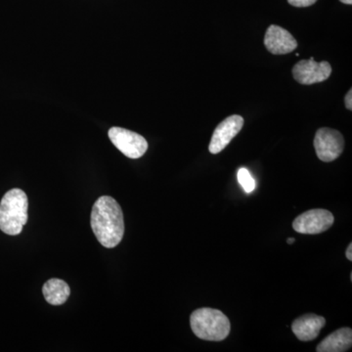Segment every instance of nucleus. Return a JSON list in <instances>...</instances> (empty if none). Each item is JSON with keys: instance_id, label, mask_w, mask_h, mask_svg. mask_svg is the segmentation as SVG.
Segmentation results:
<instances>
[{"instance_id": "7ed1b4c3", "label": "nucleus", "mask_w": 352, "mask_h": 352, "mask_svg": "<svg viewBox=\"0 0 352 352\" xmlns=\"http://www.w3.org/2000/svg\"><path fill=\"white\" fill-rule=\"evenodd\" d=\"M28 207L23 190H9L0 201V230L7 235H19L28 221Z\"/></svg>"}, {"instance_id": "1a4fd4ad", "label": "nucleus", "mask_w": 352, "mask_h": 352, "mask_svg": "<svg viewBox=\"0 0 352 352\" xmlns=\"http://www.w3.org/2000/svg\"><path fill=\"white\" fill-rule=\"evenodd\" d=\"M266 50L274 55L289 54L298 47L296 38L291 32L276 25H271L264 36Z\"/></svg>"}, {"instance_id": "9d476101", "label": "nucleus", "mask_w": 352, "mask_h": 352, "mask_svg": "<svg viewBox=\"0 0 352 352\" xmlns=\"http://www.w3.org/2000/svg\"><path fill=\"white\" fill-rule=\"evenodd\" d=\"M326 325V319L319 315L308 314L298 317L292 324V331L302 342H311L317 339L320 331Z\"/></svg>"}, {"instance_id": "9b49d317", "label": "nucleus", "mask_w": 352, "mask_h": 352, "mask_svg": "<svg viewBox=\"0 0 352 352\" xmlns=\"http://www.w3.org/2000/svg\"><path fill=\"white\" fill-rule=\"evenodd\" d=\"M352 330L342 328L330 333L316 347L317 352H346L351 349Z\"/></svg>"}, {"instance_id": "20e7f679", "label": "nucleus", "mask_w": 352, "mask_h": 352, "mask_svg": "<svg viewBox=\"0 0 352 352\" xmlns=\"http://www.w3.org/2000/svg\"><path fill=\"white\" fill-rule=\"evenodd\" d=\"M314 148L320 161L330 163L344 152V136L336 129L322 127L315 134Z\"/></svg>"}, {"instance_id": "6e6552de", "label": "nucleus", "mask_w": 352, "mask_h": 352, "mask_svg": "<svg viewBox=\"0 0 352 352\" xmlns=\"http://www.w3.org/2000/svg\"><path fill=\"white\" fill-rule=\"evenodd\" d=\"M244 126V119L239 115L226 118L214 129L208 150L212 154L223 151Z\"/></svg>"}, {"instance_id": "f3484780", "label": "nucleus", "mask_w": 352, "mask_h": 352, "mask_svg": "<svg viewBox=\"0 0 352 352\" xmlns=\"http://www.w3.org/2000/svg\"><path fill=\"white\" fill-rule=\"evenodd\" d=\"M340 1L344 4H349V6L352 4V0H340Z\"/></svg>"}, {"instance_id": "0eeeda50", "label": "nucleus", "mask_w": 352, "mask_h": 352, "mask_svg": "<svg viewBox=\"0 0 352 352\" xmlns=\"http://www.w3.org/2000/svg\"><path fill=\"white\" fill-rule=\"evenodd\" d=\"M332 74V66L329 62H315L314 58L302 60L293 68L294 78L300 85H310L328 80Z\"/></svg>"}, {"instance_id": "f8f14e48", "label": "nucleus", "mask_w": 352, "mask_h": 352, "mask_svg": "<svg viewBox=\"0 0 352 352\" xmlns=\"http://www.w3.org/2000/svg\"><path fill=\"white\" fill-rule=\"evenodd\" d=\"M43 293L44 298L50 305H61L68 300L71 289L63 280L54 278L43 285Z\"/></svg>"}, {"instance_id": "f03ea898", "label": "nucleus", "mask_w": 352, "mask_h": 352, "mask_svg": "<svg viewBox=\"0 0 352 352\" xmlns=\"http://www.w3.org/2000/svg\"><path fill=\"white\" fill-rule=\"evenodd\" d=\"M190 326L199 339L221 342L230 333V321L223 312L214 308H198L190 316Z\"/></svg>"}, {"instance_id": "423d86ee", "label": "nucleus", "mask_w": 352, "mask_h": 352, "mask_svg": "<svg viewBox=\"0 0 352 352\" xmlns=\"http://www.w3.org/2000/svg\"><path fill=\"white\" fill-rule=\"evenodd\" d=\"M335 217L332 212L323 208H314L298 215L293 222V228L300 234H320L332 227Z\"/></svg>"}, {"instance_id": "f257e3e1", "label": "nucleus", "mask_w": 352, "mask_h": 352, "mask_svg": "<svg viewBox=\"0 0 352 352\" xmlns=\"http://www.w3.org/2000/svg\"><path fill=\"white\" fill-rule=\"evenodd\" d=\"M90 224L95 237L103 247L112 249L122 242L124 234V214L112 197H100L95 201Z\"/></svg>"}, {"instance_id": "dca6fc26", "label": "nucleus", "mask_w": 352, "mask_h": 352, "mask_svg": "<svg viewBox=\"0 0 352 352\" xmlns=\"http://www.w3.org/2000/svg\"><path fill=\"white\" fill-rule=\"evenodd\" d=\"M346 256L349 261H352V244H349V247H347L346 252Z\"/></svg>"}, {"instance_id": "a211bd4d", "label": "nucleus", "mask_w": 352, "mask_h": 352, "mask_svg": "<svg viewBox=\"0 0 352 352\" xmlns=\"http://www.w3.org/2000/svg\"><path fill=\"white\" fill-rule=\"evenodd\" d=\"M296 242V240L294 239V238H289L288 240H287V243H288V244L291 245V244H294V243Z\"/></svg>"}, {"instance_id": "2eb2a0df", "label": "nucleus", "mask_w": 352, "mask_h": 352, "mask_svg": "<svg viewBox=\"0 0 352 352\" xmlns=\"http://www.w3.org/2000/svg\"><path fill=\"white\" fill-rule=\"evenodd\" d=\"M344 104H346V107L347 110H352V90H349L347 92L346 97H344Z\"/></svg>"}, {"instance_id": "ddd939ff", "label": "nucleus", "mask_w": 352, "mask_h": 352, "mask_svg": "<svg viewBox=\"0 0 352 352\" xmlns=\"http://www.w3.org/2000/svg\"><path fill=\"white\" fill-rule=\"evenodd\" d=\"M238 182L245 190V193H252L256 189V182L247 168H242L238 171Z\"/></svg>"}, {"instance_id": "4468645a", "label": "nucleus", "mask_w": 352, "mask_h": 352, "mask_svg": "<svg viewBox=\"0 0 352 352\" xmlns=\"http://www.w3.org/2000/svg\"><path fill=\"white\" fill-rule=\"evenodd\" d=\"M317 0H288L291 6L295 7H308L314 6Z\"/></svg>"}, {"instance_id": "39448f33", "label": "nucleus", "mask_w": 352, "mask_h": 352, "mask_svg": "<svg viewBox=\"0 0 352 352\" xmlns=\"http://www.w3.org/2000/svg\"><path fill=\"white\" fill-rule=\"evenodd\" d=\"M109 138L129 159H139L148 150L147 140L142 135L122 127H112L109 131Z\"/></svg>"}]
</instances>
